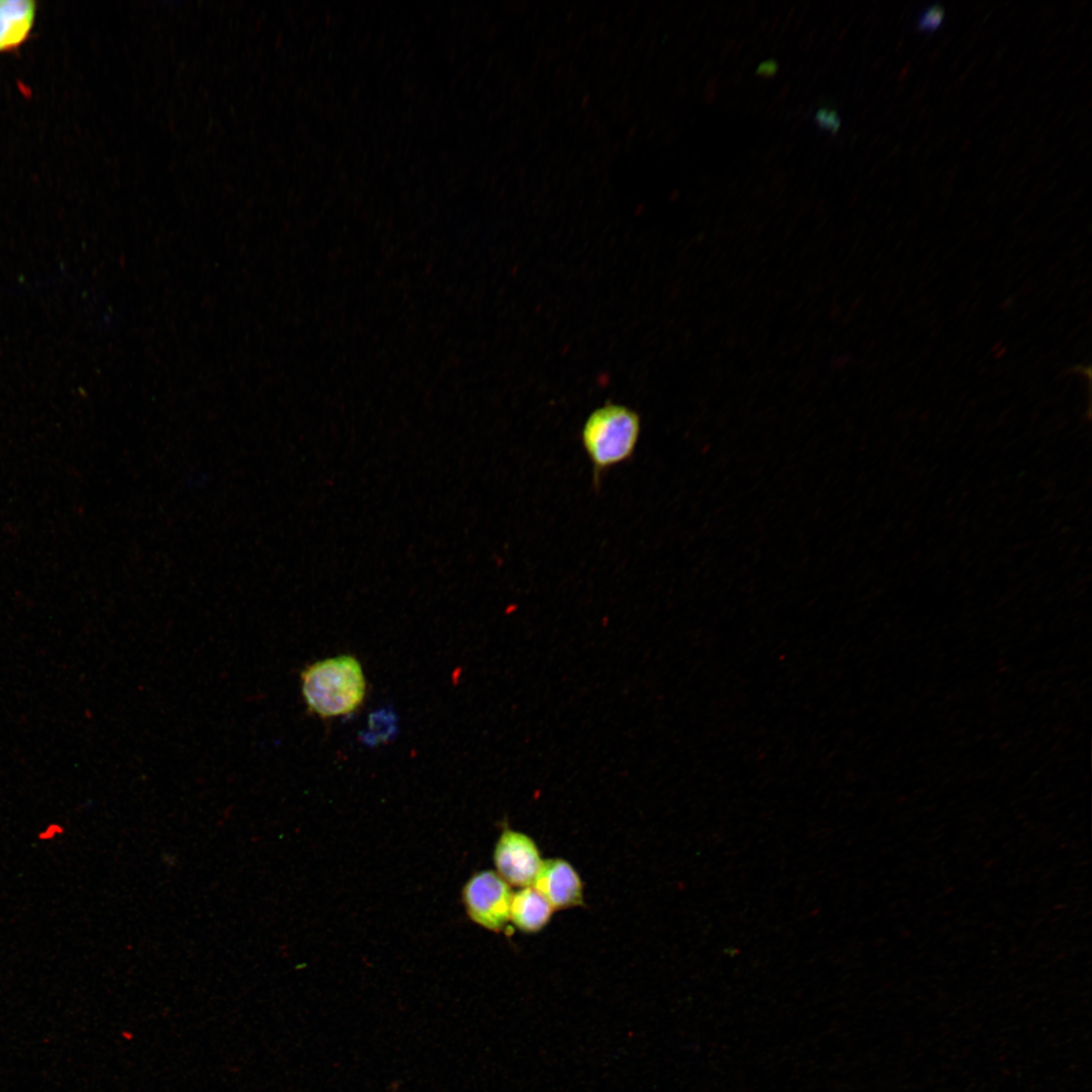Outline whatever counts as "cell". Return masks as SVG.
<instances>
[{"mask_svg":"<svg viewBox=\"0 0 1092 1092\" xmlns=\"http://www.w3.org/2000/svg\"><path fill=\"white\" fill-rule=\"evenodd\" d=\"M640 432V416L624 404L606 402L587 416L580 440L596 486L608 470L633 457Z\"/></svg>","mask_w":1092,"mask_h":1092,"instance_id":"6da1fadb","label":"cell"},{"mask_svg":"<svg viewBox=\"0 0 1092 1092\" xmlns=\"http://www.w3.org/2000/svg\"><path fill=\"white\" fill-rule=\"evenodd\" d=\"M300 678L308 711L322 718L347 715L356 710L365 697L363 669L352 655L315 661L302 670Z\"/></svg>","mask_w":1092,"mask_h":1092,"instance_id":"7a4b0ae2","label":"cell"},{"mask_svg":"<svg viewBox=\"0 0 1092 1092\" xmlns=\"http://www.w3.org/2000/svg\"><path fill=\"white\" fill-rule=\"evenodd\" d=\"M513 895L511 886L490 870L474 874L462 891L470 919L495 932L503 931L510 922Z\"/></svg>","mask_w":1092,"mask_h":1092,"instance_id":"3957f363","label":"cell"},{"mask_svg":"<svg viewBox=\"0 0 1092 1092\" xmlns=\"http://www.w3.org/2000/svg\"><path fill=\"white\" fill-rule=\"evenodd\" d=\"M497 875L510 886L533 885L543 862L536 841L527 833L504 828L493 850Z\"/></svg>","mask_w":1092,"mask_h":1092,"instance_id":"277c9868","label":"cell"},{"mask_svg":"<svg viewBox=\"0 0 1092 1092\" xmlns=\"http://www.w3.org/2000/svg\"><path fill=\"white\" fill-rule=\"evenodd\" d=\"M532 887L554 910L584 905L582 880L575 868L564 858L543 859Z\"/></svg>","mask_w":1092,"mask_h":1092,"instance_id":"5b68a950","label":"cell"},{"mask_svg":"<svg viewBox=\"0 0 1092 1092\" xmlns=\"http://www.w3.org/2000/svg\"><path fill=\"white\" fill-rule=\"evenodd\" d=\"M36 9L34 0H0V53L24 42L33 27Z\"/></svg>","mask_w":1092,"mask_h":1092,"instance_id":"8992f818","label":"cell"},{"mask_svg":"<svg viewBox=\"0 0 1092 1092\" xmlns=\"http://www.w3.org/2000/svg\"><path fill=\"white\" fill-rule=\"evenodd\" d=\"M555 910L532 886L514 892L510 921L523 933H537L551 920Z\"/></svg>","mask_w":1092,"mask_h":1092,"instance_id":"52a82bcc","label":"cell"},{"mask_svg":"<svg viewBox=\"0 0 1092 1092\" xmlns=\"http://www.w3.org/2000/svg\"><path fill=\"white\" fill-rule=\"evenodd\" d=\"M945 17L942 6L935 4L925 8L917 18V27L922 32H934L938 30Z\"/></svg>","mask_w":1092,"mask_h":1092,"instance_id":"ba28073f","label":"cell"},{"mask_svg":"<svg viewBox=\"0 0 1092 1092\" xmlns=\"http://www.w3.org/2000/svg\"><path fill=\"white\" fill-rule=\"evenodd\" d=\"M817 126L821 129L836 133L841 125V119L836 110L827 107L819 108L814 115Z\"/></svg>","mask_w":1092,"mask_h":1092,"instance_id":"9c48e42d","label":"cell"},{"mask_svg":"<svg viewBox=\"0 0 1092 1092\" xmlns=\"http://www.w3.org/2000/svg\"><path fill=\"white\" fill-rule=\"evenodd\" d=\"M778 68V63L775 60L769 59L761 62L757 66L756 73L760 76L771 77L777 73Z\"/></svg>","mask_w":1092,"mask_h":1092,"instance_id":"30bf717a","label":"cell"}]
</instances>
